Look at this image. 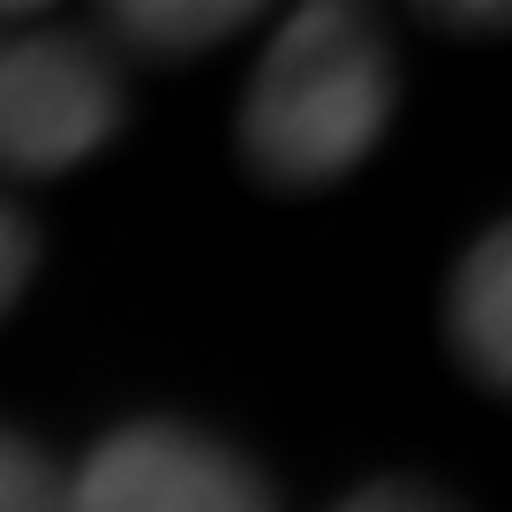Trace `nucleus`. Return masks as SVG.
I'll list each match as a JSON object with an SVG mask.
<instances>
[{"label": "nucleus", "mask_w": 512, "mask_h": 512, "mask_svg": "<svg viewBox=\"0 0 512 512\" xmlns=\"http://www.w3.org/2000/svg\"><path fill=\"white\" fill-rule=\"evenodd\" d=\"M392 113V46L362 8H294L249 83L241 144L272 181H332L369 159Z\"/></svg>", "instance_id": "f257e3e1"}, {"label": "nucleus", "mask_w": 512, "mask_h": 512, "mask_svg": "<svg viewBox=\"0 0 512 512\" xmlns=\"http://www.w3.org/2000/svg\"><path fill=\"white\" fill-rule=\"evenodd\" d=\"M121 128V83L91 38L16 31L0 38V166L61 174Z\"/></svg>", "instance_id": "f03ea898"}, {"label": "nucleus", "mask_w": 512, "mask_h": 512, "mask_svg": "<svg viewBox=\"0 0 512 512\" xmlns=\"http://www.w3.org/2000/svg\"><path fill=\"white\" fill-rule=\"evenodd\" d=\"M61 512H279L272 490L226 445L174 422L113 430L76 482H61Z\"/></svg>", "instance_id": "7ed1b4c3"}, {"label": "nucleus", "mask_w": 512, "mask_h": 512, "mask_svg": "<svg viewBox=\"0 0 512 512\" xmlns=\"http://www.w3.org/2000/svg\"><path fill=\"white\" fill-rule=\"evenodd\" d=\"M452 332H460V354L482 384L512 377V234L505 226H490L467 249L460 287H452Z\"/></svg>", "instance_id": "20e7f679"}, {"label": "nucleus", "mask_w": 512, "mask_h": 512, "mask_svg": "<svg viewBox=\"0 0 512 512\" xmlns=\"http://www.w3.org/2000/svg\"><path fill=\"white\" fill-rule=\"evenodd\" d=\"M249 23V0H211V8H159V0H128L106 8V31H121L144 53H189V46H219L226 31Z\"/></svg>", "instance_id": "39448f33"}, {"label": "nucleus", "mask_w": 512, "mask_h": 512, "mask_svg": "<svg viewBox=\"0 0 512 512\" xmlns=\"http://www.w3.org/2000/svg\"><path fill=\"white\" fill-rule=\"evenodd\" d=\"M0 512H61V467L16 430H0Z\"/></svg>", "instance_id": "423d86ee"}, {"label": "nucleus", "mask_w": 512, "mask_h": 512, "mask_svg": "<svg viewBox=\"0 0 512 512\" xmlns=\"http://www.w3.org/2000/svg\"><path fill=\"white\" fill-rule=\"evenodd\" d=\"M31 256H38V241H31V226L16 219V211L0 204V309L23 294V279H31Z\"/></svg>", "instance_id": "0eeeda50"}, {"label": "nucleus", "mask_w": 512, "mask_h": 512, "mask_svg": "<svg viewBox=\"0 0 512 512\" xmlns=\"http://www.w3.org/2000/svg\"><path fill=\"white\" fill-rule=\"evenodd\" d=\"M339 512H452L437 490H415V482H369V490H354Z\"/></svg>", "instance_id": "6e6552de"}]
</instances>
